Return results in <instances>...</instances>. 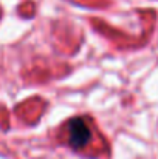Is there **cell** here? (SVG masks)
<instances>
[{
  "label": "cell",
  "mask_w": 158,
  "mask_h": 159,
  "mask_svg": "<svg viewBox=\"0 0 158 159\" xmlns=\"http://www.w3.org/2000/svg\"><path fill=\"white\" fill-rule=\"evenodd\" d=\"M93 139V130L85 117H74L67 122V144L74 150L85 148Z\"/></svg>",
  "instance_id": "1"
}]
</instances>
